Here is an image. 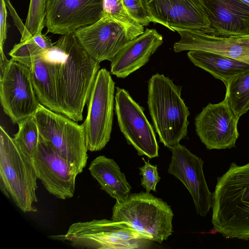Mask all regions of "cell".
Returning <instances> with one entry per match:
<instances>
[{
	"label": "cell",
	"instance_id": "cell-21",
	"mask_svg": "<svg viewBox=\"0 0 249 249\" xmlns=\"http://www.w3.org/2000/svg\"><path fill=\"white\" fill-rule=\"evenodd\" d=\"M187 56L195 66L222 81L225 86L234 77L249 71V64L219 54L191 50Z\"/></svg>",
	"mask_w": 249,
	"mask_h": 249
},
{
	"label": "cell",
	"instance_id": "cell-5",
	"mask_svg": "<svg viewBox=\"0 0 249 249\" xmlns=\"http://www.w3.org/2000/svg\"><path fill=\"white\" fill-rule=\"evenodd\" d=\"M173 216L166 202L150 193L142 192L130 194L122 202L116 201L111 220L128 224L151 241L161 243L172 234Z\"/></svg>",
	"mask_w": 249,
	"mask_h": 249
},
{
	"label": "cell",
	"instance_id": "cell-11",
	"mask_svg": "<svg viewBox=\"0 0 249 249\" xmlns=\"http://www.w3.org/2000/svg\"><path fill=\"white\" fill-rule=\"evenodd\" d=\"M32 159L37 178L50 194L64 200L73 197L76 178L80 174L74 164L41 137Z\"/></svg>",
	"mask_w": 249,
	"mask_h": 249
},
{
	"label": "cell",
	"instance_id": "cell-8",
	"mask_svg": "<svg viewBox=\"0 0 249 249\" xmlns=\"http://www.w3.org/2000/svg\"><path fill=\"white\" fill-rule=\"evenodd\" d=\"M105 68L98 71L87 103L88 113L82 124L88 150L98 151L109 142L114 115L115 83Z\"/></svg>",
	"mask_w": 249,
	"mask_h": 249
},
{
	"label": "cell",
	"instance_id": "cell-2",
	"mask_svg": "<svg viewBox=\"0 0 249 249\" xmlns=\"http://www.w3.org/2000/svg\"><path fill=\"white\" fill-rule=\"evenodd\" d=\"M212 223L228 238L249 239V162H232L217 178L213 193Z\"/></svg>",
	"mask_w": 249,
	"mask_h": 249
},
{
	"label": "cell",
	"instance_id": "cell-20",
	"mask_svg": "<svg viewBox=\"0 0 249 249\" xmlns=\"http://www.w3.org/2000/svg\"><path fill=\"white\" fill-rule=\"evenodd\" d=\"M89 170L101 188L117 202H122L128 197L131 187L113 159L100 156L91 161Z\"/></svg>",
	"mask_w": 249,
	"mask_h": 249
},
{
	"label": "cell",
	"instance_id": "cell-31",
	"mask_svg": "<svg viewBox=\"0 0 249 249\" xmlns=\"http://www.w3.org/2000/svg\"><path fill=\"white\" fill-rule=\"evenodd\" d=\"M7 8H8L9 13L13 19L15 25L17 27L18 30L19 31L21 36H22L25 29V24H23L21 19L19 17L15 9L12 5L10 0H4Z\"/></svg>",
	"mask_w": 249,
	"mask_h": 249
},
{
	"label": "cell",
	"instance_id": "cell-15",
	"mask_svg": "<svg viewBox=\"0 0 249 249\" xmlns=\"http://www.w3.org/2000/svg\"><path fill=\"white\" fill-rule=\"evenodd\" d=\"M168 172L186 187L193 199L197 214L205 216L213 204V193L209 189L203 171L204 161L179 143L171 148Z\"/></svg>",
	"mask_w": 249,
	"mask_h": 249
},
{
	"label": "cell",
	"instance_id": "cell-22",
	"mask_svg": "<svg viewBox=\"0 0 249 249\" xmlns=\"http://www.w3.org/2000/svg\"><path fill=\"white\" fill-rule=\"evenodd\" d=\"M29 68L39 103L53 111L61 113L55 77L50 62L42 53L32 59Z\"/></svg>",
	"mask_w": 249,
	"mask_h": 249
},
{
	"label": "cell",
	"instance_id": "cell-18",
	"mask_svg": "<svg viewBox=\"0 0 249 249\" xmlns=\"http://www.w3.org/2000/svg\"><path fill=\"white\" fill-rule=\"evenodd\" d=\"M201 0L210 23L207 34L249 36V4L243 0Z\"/></svg>",
	"mask_w": 249,
	"mask_h": 249
},
{
	"label": "cell",
	"instance_id": "cell-13",
	"mask_svg": "<svg viewBox=\"0 0 249 249\" xmlns=\"http://www.w3.org/2000/svg\"><path fill=\"white\" fill-rule=\"evenodd\" d=\"M150 22L170 30H192L208 33L210 27L201 0H143Z\"/></svg>",
	"mask_w": 249,
	"mask_h": 249
},
{
	"label": "cell",
	"instance_id": "cell-28",
	"mask_svg": "<svg viewBox=\"0 0 249 249\" xmlns=\"http://www.w3.org/2000/svg\"><path fill=\"white\" fill-rule=\"evenodd\" d=\"M144 162V165L139 168L141 178V184L146 189L147 192L151 191H156V187L160 178L159 176L157 165H152L147 161L143 158H142Z\"/></svg>",
	"mask_w": 249,
	"mask_h": 249
},
{
	"label": "cell",
	"instance_id": "cell-1",
	"mask_svg": "<svg viewBox=\"0 0 249 249\" xmlns=\"http://www.w3.org/2000/svg\"><path fill=\"white\" fill-rule=\"evenodd\" d=\"M43 54L53 68L61 114L81 121L100 63L84 50L73 33L62 35Z\"/></svg>",
	"mask_w": 249,
	"mask_h": 249
},
{
	"label": "cell",
	"instance_id": "cell-32",
	"mask_svg": "<svg viewBox=\"0 0 249 249\" xmlns=\"http://www.w3.org/2000/svg\"></svg>",
	"mask_w": 249,
	"mask_h": 249
},
{
	"label": "cell",
	"instance_id": "cell-9",
	"mask_svg": "<svg viewBox=\"0 0 249 249\" xmlns=\"http://www.w3.org/2000/svg\"><path fill=\"white\" fill-rule=\"evenodd\" d=\"M0 99L3 111L14 124L34 116L40 103L30 69L12 58L0 74Z\"/></svg>",
	"mask_w": 249,
	"mask_h": 249
},
{
	"label": "cell",
	"instance_id": "cell-17",
	"mask_svg": "<svg viewBox=\"0 0 249 249\" xmlns=\"http://www.w3.org/2000/svg\"><path fill=\"white\" fill-rule=\"evenodd\" d=\"M179 41L173 46L176 53L198 50L211 52L249 64V36H221L192 30L174 29Z\"/></svg>",
	"mask_w": 249,
	"mask_h": 249
},
{
	"label": "cell",
	"instance_id": "cell-6",
	"mask_svg": "<svg viewBox=\"0 0 249 249\" xmlns=\"http://www.w3.org/2000/svg\"><path fill=\"white\" fill-rule=\"evenodd\" d=\"M51 238L76 248L97 249H140L151 241L128 224L106 219L74 223L65 234Z\"/></svg>",
	"mask_w": 249,
	"mask_h": 249
},
{
	"label": "cell",
	"instance_id": "cell-30",
	"mask_svg": "<svg viewBox=\"0 0 249 249\" xmlns=\"http://www.w3.org/2000/svg\"><path fill=\"white\" fill-rule=\"evenodd\" d=\"M7 10L4 0H0V51L3 47L7 38L8 24Z\"/></svg>",
	"mask_w": 249,
	"mask_h": 249
},
{
	"label": "cell",
	"instance_id": "cell-10",
	"mask_svg": "<svg viewBox=\"0 0 249 249\" xmlns=\"http://www.w3.org/2000/svg\"><path fill=\"white\" fill-rule=\"evenodd\" d=\"M115 111L120 129L139 156L159 157V145L154 129L143 108L124 89L116 87Z\"/></svg>",
	"mask_w": 249,
	"mask_h": 249
},
{
	"label": "cell",
	"instance_id": "cell-25",
	"mask_svg": "<svg viewBox=\"0 0 249 249\" xmlns=\"http://www.w3.org/2000/svg\"><path fill=\"white\" fill-rule=\"evenodd\" d=\"M17 124L18 129L14 135V140L24 154L32 158L40 138L34 115L22 120Z\"/></svg>",
	"mask_w": 249,
	"mask_h": 249
},
{
	"label": "cell",
	"instance_id": "cell-7",
	"mask_svg": "<svg viewBox=\"0 0 249 249\" xmlns=\"http://www.w3.org/2000/svg\"><path fill=\"white\" fill-rule=\"evenodd\" d=\"M40 137L61 156L74 164L80 173L88 159L83 124L40 103L34 115Z\"/></svg>",
	"mask_w": 249,
	"mask_h": 249
},
{
	"label": "cell",
	"instance_id": "cell-24",
	"mask_svg": "<svg viewBox=\"0 0 249 249\" xmlns=\"http://www.w3.org/2000/svg\"><path fill=\"white\" fill-rule=\"evenodd\" d=\"M53 44L49 37L40 33L16 44L9 55L29 68L33 58L51 48Z\"/></svg>",
	"mask_w": 249,
	"mask_h": 249
},
{
	"label": "cell",
	"instance_id": "cell-23",
	"mask_svg": "<svg viewBox=\"0 0 249 249\" xmlns=\"http://www.w3.org/2000/svg\"><path fill=\"white\" fill-rule=\"evenodd\" d=\"M226 88L224 100L240 118L249 109V71L232 78Z\"/></svg>",
	"mask_w": 249,
	"mask_h": 249
},
{
	"label": "cell",
	"instance_id": "cell-4",
	"mask_svg": "<svg viewBox=\"0 0 249 249\" xmlns=\"http://www.w3.org/2000/svg\"><path fill=\"white\" fill-rule=\"evenodd\" d=\"M37 177L32 158L24 154L0 126V187L24 213L37 211Z\"/></svg>",
	"mask_w": 249,
	"mask_h": 249
},
{
	"label": "cell",
	"instance_id": "cell-19",
	"mask_svg": "<svg viewBox=\"0 0 249 249\" xmlns=\"http://www.w3.org/2000/svg\"><path fill=\"white\" fill-rule=\"evenodd\" d=\"M162 43V36L156 29L146 28L110 60V73L118 78L127 77L145 65Z\"/></svg>",
	"mask_w": 249,
	"mask_h": 249
},
{
	"label": "cell",
	"instance_id": "cell-12",
	"mask_svg": "<svg viewBox=\"0 0 249 249\" xmlns=\"http://www.w3.org/2000/svg\"><path fill=\"white\" fill-rule=\"evenodd\" d=\"M239 118L224 99L209 103L195 118L196 134L209 150L235 147Z\"/></svg>",
	"mask_w": 249,
	"mask_h": 249
},
{
	"label": "cell",
	"instance_id": "cell-3",
	"mask_svg": "<svg viewBox=\"0 0 249 249\" xmlns=\"http://www.w3.org/2000/svg\"><path fill=\"white\" fill-rule=\"evenodd\" d=\"M181 89L158 73L148 83L147 105L153 126L160 142L169 149L187 137L190 113L181 98Z\"/></svg>",
	"mask_w": 249,
	"mask_h": 249
},
{
	"label": "cell",
	"instance_id": "cell-29",
	"mask_svg": "<svg viewBox=\"0 0 249 249\" xmlns=\"http://www.w3.org/2000/svg\"><path fill=\"white\" fill-rule=\"evenodd\" d=\"M129 15L143 26L150 22L143 0H121Z\"/></svg>",
	"mask_w": 249,
	"mask_h": 249
},
{
	"label": "cell",
	"instance_id": "cell-27",
	"mask_svg": "<svg viewBox=\"0 0 249 249\" xmlns=\"http://www.w3.org/2000/svg\"><path fill=\"white\" fill-rule=\"evenodd\" d=\"M47 0H30L25 29L20 41L25 40L42 33L45 26Z\"/></svg>",
	"mask_w": 249,
	"mask_h": 249
},
{
	"label": "cell",
	"instance_id": "cell-16",
	"mask_svg": "<svg viewBox=\"0 0 249 249\" xmlns=\"http://www.w3.org/2000/svg\"><path fill=\"white\" fill-rule=\"evenodd\" d=\"M73 34L84 50L99 63L110 61L132 40L125 29L107 13L95 23L79 28Z\"/></svg>",
	"mask_w": 249,
	"mask_h": 249
},
{
	"label": "cell",
	"instance_id": "cell-14",
	"mask_svg": "<svg viewBox=\"0 0 249 249\" xmlns=\"http://www.w3.org/2000/svg\"><path fill=\"white\" fill-rule=\"evenodd\" d=\"M104 15V0H47V33L64 35L93 24Z\"/></svg>",
	"mask_w": 249,
	"mask_h": 249
},
{
	"label": "cell",
	"instance_id": "cell-26",
	"mask_svg": "<svg viewBox=\"0 0 249 249\" xmlns=\"http://www.w3.org/2000/svg\"><path fill=\"white\" fill-rule=\"evenodd\" d=\"M104 13L123 26L132 40L144 32V26L129 15L121 0H104Z\"/></svg>",
	"mask_w": 249,
	"mask_h": 249
}]
</instances>
